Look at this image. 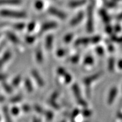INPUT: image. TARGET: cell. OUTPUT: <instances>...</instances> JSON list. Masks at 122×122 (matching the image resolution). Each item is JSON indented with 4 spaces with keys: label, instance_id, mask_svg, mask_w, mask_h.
Returning a JSON list of instances; mask_svg holds the SVG:
<instances>
[{
    "label": "cell",
    "instance_id": "33",
    "mask_svg": "<svg viewBox=\"0 0 122 122\" xmlns=\"http://www.w3.org/2000/svg\"><path fill=\"white\" fill-rule=\"evenodd\" d=\"M83 113L85 116H90V115H91V112L88 111V110H85Z\"/></svg>",
    "mask_w": 122,
    "mask_h": 122
},
{
    "label": "cell",
    "instance_id": "9",
    "mask_svg": "<svg viewBox=\"0 0 122 122\" xmlns=\"http://www.w3.org/2000/svg\"><path fill=\"white\" fill-rule=\"evenodd\" d=\"M54 42V37L52 35H49L45 39V47L47 51H50L52 49Z\"/></svg>",
    "mask_w": 122,
    "mask_h": 122
},
{
    "label": "cell",
    "instance_id": "8",
    "mask_svg": "<svg viewBox=\"0 0 122 122\" xmlns=\"http://www.w3.org/2000/svg\"><path fill=\"white\" fill-rule=\"evenodd\" d=\"M101 75H102V73H97V74H93V76H90L86 77V78L84 79V81H83L85 85L90 86V84L92 83L93 82H94L96 79H97L98 78H99L100 76H101Z\"/></svg>",
    "mask_w": 122,
    "mask_h": 122
},
{
    "label": "cell",
    "instance_id": "14",
    "mask_svg": "<svg viewBox=\"0 0 122 122\" xmlns=\"http://www.w3.org/2000/svg\"><path fill=\"white\" fill-rule=\"evenodd\" d=\"M7 37L8 39L10 40V41L14 43H17L19 42V39H17V37L14 35V34H12L11 32H8L7 33Z\"/></svg>",
    "mask_w": 122,
    "mask_h": 122
},
{
    "label": "cell",
    "instance_id": "29",
    "mask_svg": "<svg viewBox=\"0 0 122 122\" xmlns=\"http://www.w3.org/2000/svg\"><path fill=\"white\" fill-rule=\"evenodd\" d=\"M97 53L99 56H102L104 54V50L102 47H98L97 48Z\"/></svg>",
    "mask_w": 122,
    "mask_h": 122
},
{
    "label": "cell",
    "instance_id": "4",
    "mask_svg": "<svg viewBox=\"0 0 122 122\" xmlns=\"http://www.w3.org/2000/svg\"><path fill=\"white\" fill-rule=\"evenodd\" d=\"M57 26H58V24L55 22H46L42 24L41 29V31L44 33L46 31H48L49 30L54 29L57 28Z\"/></svg>",
    "mask_w": 122,
    "mask_h": 122
},
{
    "label": "cell",
    "instance_id": "30",
    "mask_svg": "<svg viewBox=\"0 0 122 122\" xmlns=\"http://www.w3.org/2000/svg\"><path fill=\"white\" fill-rule=\"evenodd\" d=\"M26 41L28 42H29V43H33L34 41V38L33 37H32V36H29V37H26Z\"/></svg>",
    "mask_w": 122,
    "mask_h": 122
},
{
    "label": "cell",
    "instance_id": "19",
    "mask_svg": "<svg viewBox=\"0 0 122 122\" xmlns=\"http://www.w3.org/2000/svg\"><path fill=\"white\" fill-rule=\"evenodd\" d=\"M21 81V77L20 76H17L12 80V84L14 87H17L20 83Z\"/></svg>",
    "mask_w": 122,
    "mask_h": 122
},
{
    "label": "cell",
    "instance_id": "1",
    "mask_svg": "<svg viewBox=\"0 0 122 122\" xmlns=\"http://www.w3.org/2000/svg\"><path fill=\"white\" fill-rule=\"evenodd\" d=\"M0 15L3 17L14 19H24L28 17L26 12H23V11L8 10V9H3L0 11Z\"/></svg>",
    "mask_w": 122,
    "mask_h": 122
},
{
    "label": "cell",
    "instance_id": "36",
    "mask_svg": "<svg viewBox=\"0 0 122 122\" xmlns=\"http://www.w3.org/2000/svg\"><path fill=\"white\" fill-rule=\"evenodd\" d=\"M3 101H5V98L3 96H0V102H2Z\"/></svg>",
    "mask_w": 122,
    "mask_h": 122
},
{
    "label": "cell",
    "instance_id": "31",
    "mask_svg": "<svg viewBox=\"0 0 122 122\" xmlns=\"http://www.w3.org/2000/svg\"><path fill=\"white\" fill-rule=\"evenodd\" d=\"M19 112V108H17V107H14V108H12V114H14V115H16L18 114Z\"/></svg>",
    "mask_w": 122,
    "mask_h": 122
},
{
    "label": "cell",
    "instance_id": "23",
    "mask_svg": "<svg viewBox=\"0 0 122 122\" xmlns=\"http://www.w3.org/2000/svg\"><path fill=\"white\" fill-rule=\"evenodd\" d=\"M24 24L23 23V22H19V23L16 24L14 25V28H15L16 29L22 30L24 28Z\"/></svg>",
    "mask_w": 122,
    "mask_h": 122
},
{
    "label": "cell",
    "instance_id": "16",
    "mask_svg": "<svg viewBox=\"0 0 122 122\" xmlns=\"http://www.w3.org/2000/svg\"><path fill=\"white\" fill-rule=\"evenodd\" d=\"M83 63L85 66H92L93 64V59L91 56H88L85 58Z\"/></svg>",
    "mask_w": 122,
    "mask_h": 122
},
{
    "label": "cell",
    "instance_id": "10",
    "mask_svg": "<svg viewBox=\"0 0 122 122\" xmlns=\"http://www.w3.org/2000/svg\"><path fill=\"white\" fill-rule=\"evenodd\" d=\"M86 0H77V1H73L69 3L68 6L69 8H77L79 7L85 5Z\"/></svg>",
    "mask_w": 122,
    "mask_h": 122
},
{
    "label": "cell",
    "instance_id": "20",
    "mask_svg": "<svg viewBox=\"0 0 122 122\" xmlns=\"http://www.w3.org/2000/svg\"><path fill=\"white\" fill-rule=\"evenodd\" d=\"M115 60L114 58H111L109 60V63H108V69L110 71H113L114 70L115 68Z\"/></svg>",
    "mask_w": 122,
    "mask_h": 122
},
{
    "label": "cell",
    "instance_id": "28",
    "mask_svg": "<svg viewBox=\"0 0 122 122\" xmlns=\"http://www.w3.org/2000/svg\"><path fill=\"white\" fill-rule=\"evenodd\" d=\"M34 27H35V24H34V22H31V23H30L28 25V31H29V32H32V31L33 30Z\"/></svg>",
    "mask_w": 122,
    "mask_h": 122
},
{
    "label": "cell",
    "instance_id": "24",
    "mask_svg": "<svg viewBox=\"0 0 122 122\" xmlns=\"http://www.w3.org/2000/svg\"><path fill=\"white\" fill-rule=\"evenodd\" d=\"M22 99V96H17L14 97L13 98H12L11 100V102L12 103H15V102H18L20 101H21Z\"/></svg>",
    "mask_w": 122,
    "mask_h": 122
},
{
    "label": "cell",
    "instance_id": "18",
    "mask_svg": "<svg viewBox=\"0 0 122 122\" xmlns=\"http://www.w3.org/2000/svg\"><path fill=\"white\" fill-rule=\"evenodd\" d=\"M34 7L37 10H42L44 8V3L41 0H37V1L35 2Z\"/></svg>",
    "mask_w": 122,
    "mask_h": 122
},
{
    "label": "cell",
    "instance_id": "21",
    "mask_svg": "<svg viewBox=\"0 0 122 122\" xmlns=\"http://www.w3.org/2000/svg\"><path fill=\"white\" fill-rule=\"evenodd\" d=\"M11 57V53H10V52H9V51H7V52H6V53L3 55V58H2V59H1V61H3V63L5 61L7 62Z\"/></svg>",
    "mask_w": 122,
    "mask_h": 122
},
{
    "label": "cell",
    "instance_id": "2",
    "mask_svg": "<svg viewBox=\"0 0 122 122\" xmlns=\"http://www.w3.org/2000/svg\"><path fill=\"white\" fill-rule=\"evenodd\" d=\"M49 12L51 15H53L55 17H57L58 19H60L61 20H64L67 18V14L65 12L62 11L61 10H59L57 8L51 7L49 9Z\"/></svg>",
    "mask_w": 122,
    "mask_h": 122
},
{
    "label": "cell",
    "instance_id": "25",
    "mask_svg": "<svg viewBox=\"0 0 122 122\" xmlns=\"http://www.w3.org/2000/svg\"><path fill=\"white\" fill-rule=\"evenodd\" d=\"M66 54V51H65V50H62V49H60L57 52V55L59 57H62L63 56H64V55Z\"/></svg>",
    "mask_w": 122,
    "mask_h": 122
},
{
    "label": "cell",
    "instance_id": "11",
    "mask_svg": "<svg viewBox=\"0 0 122 122\" xmlns=\"http://www.w3.org/2000/svg\"><path fill=\"white\" fill-rule=\"evenodd\" d=\"M117 89L116 87H113L110 91L109 95L108 97V104H111L114 101L115 98L116 97V95H117Z\"/></svg>",
    "mask_w": 122,
    "mask_h": 122
},
{
    "label": "cell",
    "instance_id": "32",
    "mask_svg": "<svg viewBox=\"0 0 122 122\" xmlns=\"http://www.w3.org/2000/svg\"><path fill=\"white\" fill-rule=\"evenodd\" d=\"M23 109L24 110V112H29L30 110V109H31V108H30V107L29 106V105H24V106H23Z\"/></svg>",
    "mask_w": 122,
    "mask_h": 122
},
{
    "label": "cell",
    "instance_id": "12",
    "mask_svg": "<svg viewBox=\"0 0 122 122\" xmlns=\"http://www.w3.org/2000/svg\"><path fill=\"white\" fill-rule=\"evenodd\" d=\"M21 3V0H0V5H19Z\"/></svg>",
    "mask_w": 122,
    "mask_h": 122
},
{
    "label": "cell",
    "instance_id": "3",
    "mask_svg": "<svg viewBox=\"0 0 122 122\" xmlns=\"http://www.w3.org/2000/svg\"><path fill=\"white\" fill-rule=\"evenodd\" d=\"M73 92H74V94L75 95V97L77 99V102L79 104H81L82 106H86L87 104L85 101H83V99L81 97V96L80 95V91H79V87L77 84L74 86L73 87Z\"/></svg>",
    "mask_w": 122,
    "mask_h": 122
},
{
    "label": "cell",
    "instance_id": "41",
    "mask_svg": "<svg viewBox=\"0 0 122 122\" xmlns=\"http://www.w3.org/2000/svg\"></svg>",
    "mask_w": 122,
    "mask_h": 122
},
{
    "label": "cell",
    "instance_id": "39",
    "mask_svg": "<svg viewBox=\"0 0 122 122\" xmlns=\"http://www.w3.org/2000/svg\"><path fill=\"white\" fill-rule=\"evenodd\" d=\"M2 65H3V61H1V60H0V68L2 67Z\"/></svg>",
    "mask_w": 122,
    "mask_h": 122
},
{
    "label": "cell",
    "instance_id": "22",
    "mask_svg": "<svg viewBox=\"0 0 122 122\" xmlns=\"http://www.w3.org/2000/svg\"><path fill=\"white\" fill-rule=\"evenodd\" d=\"M3 87H4V89H5V91H6L7 92L11 93L12 92V87H11V86H10L9 84H8L4 82V83H3Z\"/></svg>",
    "mask_w": 122,
    "mask_h": 122
},
{
    "label": "cell",
    "instance_id": "37",
    "mask_svg": "<svg viewBox=\"0 0 122 122\" xmlns=\"http://www.w3.org/2000/svg\"><path fill=\"white\" fill-rule=\"evenodd\" d=\"M118 117H119L120 118L122 119V113H118Z\"/></svg>",
    "mask_w": 122,
    "mask_h": 122
},
{
    "label": "cell",
    "instance_id": "27",
    "mask_svg": "<svg viewBox=\"0 0 122 122\" xmlns=\"http://www.w3.org/2000/svg\"><path fill=\"white\" fill-rule=\"evenodd\" d=\"M34 109H35V110H36L37 112H38V113H44L43 109H42L40 106H39V105H35V106H34Z\"/></svg>",
    "mask_w": 122,
    "mask_h": 122
},
{
    "label": "cell",
    "instance_id": "13",
    "mask_svg": "<svg viewBox=\"0 0 122 122\" xmlns=\"http://www.w3.org/2000/svg\"><path fill=\"white\" fill-rule=\"evenodd\" d=\"M36 59L39 63H42L43 62V54L42 53L41 50L37 49L36 51Z\"/></svg>",
    "mask_w": 122,
    "mask_h": 122
},
{
    "label": "cell",
    "instance_id": "7",
    "mask_svg": "<svg viewBox=\"0 0 122 122\" xmlns=\"http://www.w3.org/2000/svg\"><path fill=\"white\" fill-rule=\"evenodd\" d=\"M57 73L59 74V76H63L64 78V81L65 82L66 84H69L72 81V77L70 75L69 73H67L66 71H65V70H64L62 68H59L58 70H57Z\"/></svg>",
    "mask_w": 122,
    "mask_h": 122
},
{
    "label": "cell",
    "instance_id": "6",
    "mask_svg": "<svg viewBox=\"0 0 122 122\" xmlns=\"http://www.w3.org/2000/svg\"><path fill=\"white\" fill-rule=\"evenodd\" d=\"M83 17H84V13L83 12H79V14H77V15L72 19L70 22V25L72 27L76 26L77 25H78L82 22Z\"/></svg>",
    "mask_w": 122,
    "mask_h": 122
},
{
    "label": "cell",
    "instance_id": "35",
    "mask_svg": "<svg viewBox=\"0 0 122 122\" xmlns=\"http://www.w3.org/2000/svg\"><path fill=\"white\" fill-rule=\"evenodd\" d=\"M6 78V76L5 74H2L0 73V81H3Z\"/></svg>",
    "mask_w": 122,
    "mask_h": 122
},
{
    "label": "cell",
    "instance_id": "38",
    "mask_svg": "<svg viewBox=\"0 0 122 122\" xmlns=\"http://www.w3.org/2000/svg\"><path fill=\"white\" fill-rule=\"evenodd\" d=\"M118 19H122V12L119 15H118Z\"/></svg>",
    "mask_w": 122,
    "mask_h": 122
},
{
    "label": "cell",
    "instance_id": "5",
    "mask_svg": "<svg viewBox=\"0 0 122 122\" xmlns=\"http://www.w3.org/2000/svg\"><path fill=\"white\" fill-rule=\"evenodd\" d=\"M31 74H32V76H33V78L36 81L37 85L39 86V87H43L44 86V81H43V79L42 78V77L40 76L39 73L36 70H32L31 71Z\"/></svg>",
    "mask_w": 122,
    "mask_h": 122
},
{
    "label": "cell",
    "instance_id": "40",
    "mask_svg": "<svg viewBox=\"0 0 122 122\" xmlns=\"http://www.w3.org/2000/svg\"><path fill=\"white\" fill-rule=\"evenodd\" d=\"M34 122H39V120H36Z\"/></svg>",
    "mask_w": 122,
    "mask_h": 122
},
{
    "label": "cell",
    "instance_id": "15",
    "mask_svg": "<svg viewBox=\"0 0 122 122\" xmlns=\"http://www.w3.org/2000/svg\"><path fill=\"white\" fill-rule=\"evenodd\" d=\"M25 80H26L25 81V87L26 88L27 91L28 92H31L33 91V85H32V83H31L29 79H25Z\"/></svg>",
    "mask_w": 122,
    "mask_h": 122
},
{
    "label": "cell",
    "instance_id": "34",
    "mask_svg": "<svg viewBox=\"0 0 122 122\" xmlns=\"http://www.w3.org/2000/svg\"><path fill=\"white\" fill-rule=\"evenodd\" d=\"M118 67L119 69L122 70V60H120V61L118 62Z\"/></svg>",
    "mask_w": 122,
    "mask_h": 122
},
{
    "label": "cell",
    "instance_id": "26",
    "mask_svg": "<svg viewBox=\"0 0 122 122\" xmlns=\"http://www.w3.org/2000/svg\"><path fill=\"white\" fill-rule=\"evenodd\" d=\"M46 117L47 119L48 120H51V119L53 117V113L52 112L47 111L46 112Z\"/></svg>",
    "mask_w": 122,
    "mask_h": 122
},
{
    "label": "cell",
    "instance_id": "17",
    "mask_svg": "<svg viewBox=\"0 0 122 122\" xmlns=\"http://www.w3.org/2000/svg\"><path fill=\"white\" fill-rule=\"evenodd\" d=\"M73 38H74V34H70H70H67L64 37V42H65L66 43H69L70 42H71Z\"/></svg>",
    "mask_w": 122,
    "mask_h": 122
}]
</instances>
